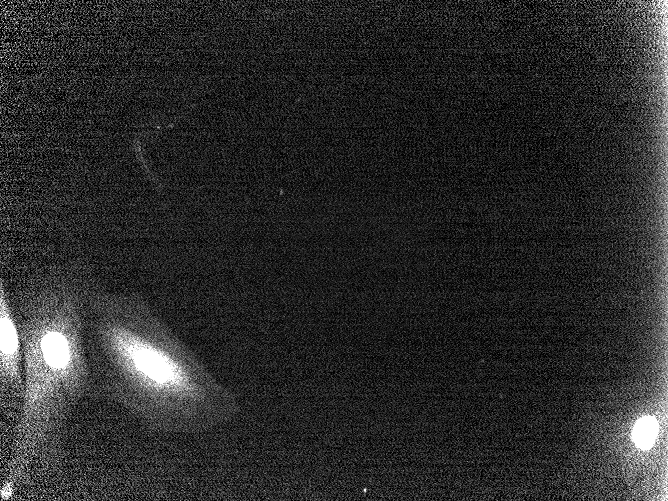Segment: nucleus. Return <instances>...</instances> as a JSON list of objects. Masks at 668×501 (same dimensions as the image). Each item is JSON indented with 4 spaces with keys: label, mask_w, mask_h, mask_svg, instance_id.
<instances>
[{
    "label": "nucleus",
    "mask_w": 668,
    "mask_h": 501,
    "mask_svg": "<svg viewBox=\"0 0 668 501\" xmlns=\"http://www.w3.org/2000/svg\"><path fill=\"white\" fill-rule=\"evenodd\" d=\"M656 434V421L651 417H644L636 423L633 430V439L637 446L648 449L653 445Z\"/></svg>",
    "instance_id": "20e7f679"
},
{
    "label": "nucleus",
    "mask_w": 668,
    "mask_h": 501,
    "mask_svg": "<svg viewBox=\"0 0 668 501\" xmlns=\"http://www.w3.org/2000/svg\"><path fill=\"white\" fill-rule=\"evenodd\" d=\"M78 262L32 272L11 293L20 329L24 394L10 429L2 467V492L58 472L64 462L70 419L93 398L86 321L97 287Z\"/></svg>",
    "instance_id": "f257e3e1"
},
{
    "label": "nucleus",
    "mask_w": 668,
    "mask_h": 501,
    "mask_svg": "<svg viewBox=\"0 0 668 501\" xmlns=\"http://www.w3.org/2000/svg\"><path fill=\"white\" fill-rule=\"evenodd\" d=\"M86 340L93 399L119 406L153 430H191L220 416L218 388L139 293L97 286Z\"/></svg>",
    "instance_id": "f03ea898"
},
{
    "label": "nucleus",
    "mask_w": 668,
    "mask_h": 501,
    "mask_svg": "<svg viewBox=\"0 0 668 501\" xmlns=\"http://www.w3.org/2000/svg\"><path fill=\"white\" fill-rule=\"evenodd\" d=\"M24 394V364L20 329L8 286L0 283V410L7 427L17 421Z\"/></svg>",
    "instance_id": "7ed1b4c3"
}]
</instances>
